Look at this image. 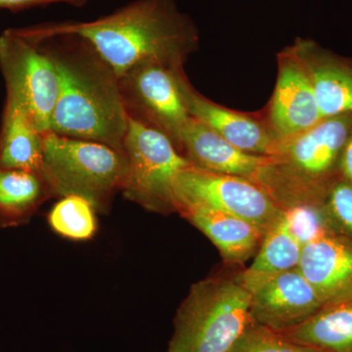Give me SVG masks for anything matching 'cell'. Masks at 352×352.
<instances>
[{
    "instance_id": "obj_1",
    "label": "cell",
    "mask_w": 352,
    "mask_h": 352,
    "mask_svg": "<svg viewBox=\"0 0 352 352\" xmlns=\"http://www.w3.org/2000/svg\"><path fill=\"white\" fill-rule=\"evenodd\" d=\"M34 38L76 36L85 39L117 74L143 62L183 67L199 46L193 21L173 0H134L92 21H62L22 28Z\"/></svg>"
},
{
    "instance_id": "obj_2",
    "label": "cell",
    "mask_w": 352,
    "mask_h": 352,
    "mask_svg": "<svg viewBox=\"0 0 352 352\" xmlns=\"http://www.w3.org/2000/svg\"><path fill=\"white\" fill-rule=\"evenodd\" d=\"M32 38L43 41L59 74V95L50 131L124 151L129 116L115 71L78 36Z\"/></svg>"
},
{
    "instance_id": "obj_3",
    "label": "cell",
    "mask_w": 352,
    "mask_h": 352,
    "mask_svg": "<svg viewBox=\"0 0 352 352\" xmlns=\"http://www.w3.org/2000/svg\"><path fill=\"white\" fill-rule=\"evenodd\" d=\"M352 131V113L325 118L278 147L256 178V184L283 210L323 203L342 175V154Z\"/></svg>"
},
{
    "instance_id": "obj_4",
    "label": "cell",
    "mask_w": 352,
    "mask_h": 352,
    "mask_svg": "<svg viewBox=\"0 0 352 352\" xmlns=\"http://www.w3.org/2000/svg\"><path fill=\"white\" fill-rule=\"evenodd\" d=\"M254 322L239 270L210 275L178 307L166 352H229Z\"/></svg>"
},
{
    "instance_id": "obj_5",
    "label": "cell",
    "mask_w": 352,
    "mask_h": 352,
    "mask_svg": "<svg viewBox=\"0 0 352 352\" xmlns=\"http://www.w3.org/2000/svg\"><path fill=\"white\" fill-rule=\"evenodd\" d=\"M124 151L101 143L43 134V173L53 196H80L106 214L113 196L126 184Z\"/></svg>"
},
{
    "instance_id": "obj_6",
    "label": "cell",
    "mask_w": 352,
    "mask_h": 352,
    "mask_svg": "<svg viewBox=\"0 0 352 352\" xmlns=\"http://www.w3.org/2000/svg\"><path fill=\"white\" fill-rule=\"evenodd\" d=\"M0 72L6 102L22 110L41 133L50 131L59 95V74L43 41L18 29L0 34Z\"/></svg>"
},
{
    "instance_id": "obj_7",
    "label": "cell",
    "mask_w": 352,
    "mask_h": 352,
    "mask_svg": "<svg viewBox=\"0 0 352 352\" xmlns=\"http://www.w3.org/2000/svg\"><path fill=\"white\" fill-rule=\"evenodd\" d=\"M124 151L129 173L122 192L148 212H176V176L191 164L168 136L129 117Z\"/></svg>"
},
{
    "instance_id": "obj_8",
    "label": "cell",
    "mask_w": 352,
    "mask_h": 352,
    "mask_svg": "<svg viewBox=\"0 0 352 352\" xmlns=\"http://www.w3.org/2000/svg\"><path fill=\"white\" fill-rule=\"evenodd\" d=\"M176 212L185 206L219 210L250 222L263 234L281 219L283 208L256 182L187 166L176 176Z\"/></svg>"
},
{
    "instance_id": "obj_9",
    "label": "cell",
    "mask_w": 352,
    "mask_h": 352,
    "mask_svg": "<svg viewBox=\"0 0 352 352\" xmlns=\"http://www.w3.org/2000/svg\"><path fill=\"white\" fill-rule=\"evenodd\" d=\"M175 69L143 62L127 69L119 82L129 117L161 131L178 150L191 116L178 91Z\"/></svg>"
},
{
    "instance_id": "obj_10",
    "label": "cell",
    "mask_w": 352,
    "mask_h": 352,
    "mask_svg": "<svg viewBox=\"0 0 352 352\" xmlns=\"http://www.w3.org/2000/svg\"><path fill=\"white\" fill-rule=\"evenodd\" d=\"M239 278L251 296L254 322L277 332L298 326L325 305L298 268L272 273L241 268Z\"/></svg>"
},
{
    "instance_id": "obj_11",
    "label": "cell",
    "mask_w": 352,
    "mask_h": 352,
    "mask_svg": "<svg viewBox=\"0 0 352 352\" xmlns=\"http://www.w3.org/2000/svg\"><path fill=\"white\" fill-rule=\"evenodd\" d=\"M264 120L279 145L323 120L307 71L292 46L278 56L276 87Z\"/></svg>"
},
{
    "instance_id": "obj_12",
    "label": "cell",
    "mask_w": 352,
    "mask_h": 352,
    "mask_svg": "<svg viewBox=\"0 0 352 352\" xmlns=\"http://www.w3.org/2000/svg\"><path fill=\"white\" fill-rule=\"evenodd\" d=\"M175 76L183 103L192 118L242 151L258 156L276 154L279 143L264 118L235 112L208 100L192 87L183 67L175 69Z\"/></svg>"
},
{
    "instance_id": "obj_13",
    "label": "cell",
    "mask_w": 352,
    "mask_h": 352,
    "mask_svg": "<svg viewBox=\"0 0 352 352\" xmlns=\"http://www.w3.org/2000/svg\"><path fill=\"white\" fill-rule=\"evenodd\" d=\"M298 270L325 305L352 298V242L339 234L303 245Z\"/></svg>"
},
{
    "instance_id": "obj_14",
    "label": "cell",
    "mask_w": 352,
    "mask_h": 352,
    "mask_svg": "<svg viewBox=\"0 0 352 352\" xmlns=\"http://www.w3.org/2000/svg\"><path fill=\"white\" fill-rule=\"evenodd\" d=\"M292 47L307 71L322 118L352 113V59L307 39H296Z\"/></svg>"
},
{
    "instance_id": "obj_15",
    "label": "cell",
    "mask_w": 352,
    "mask_h": 352,
    "mask_svg": "<svg viewBox=\"0 0 352 352\" xmlns=\"http://www.w3.org/2000/svg\"><path fill=\"white\" fill-rule=\"evenodd\" d=\"M178 150L196 168L240 176L254 182L271 159L238 149L192 117L183 129Z\"/></svg>"
},
{
    "instance_id": "obj_16",
    "label": "cell",
    "mask_w": 352,
    "mask_h": 352,
    "mask_svg": "<svg viewBox=\"0 0 352 352\" xmlns=\"http://www.w3.org/2000/svg\"><path fill=\"white\" fill-rule=\"evenodd\" d=\"M177 214L207 236L229 267H243L256 256L264 234L250 222L205 207L185 206Z\"/></svg>"
},
{
    "instance_id": "obj_17",
    "label": "cell",
    "mask_w": 352,
    "mask_h": 352,
    "mask_svg": "<svg viewBox=\"0 0 352 352\" xmlns=\"http://www.w3.org/2000/svg\"><path fill=\"white\" fill-rule=\"evenodd\" d=\"M279 333L319 352H352V298L328 303L302 323Z\"/></svg>"
},
{
    "instance_id": "obj_18",
    "label": "cell",
    "mask_w": 352,
    "mask_h": 352,
    "mask_svg": "<svg viewBox=\"0 0 352 352\" xmlns=\"http://www.w3.org/2000/svg\"><path fill=\"white\" fill-rule=\"evenodd\" d=\"M43 134L22 110L6 103L0 129V168L43 173Z\"/></svg>"
},
{
    "instance_id": "obj_19",
    "label": "cell",
    "mask_w": 352,
    "mask_h": 352,
    "mask_svg": "<svg viewBox=\"0 0 352 352\" xmlns=\"http://www.w3.org/2000/svg\"><path fill=\"white\" fill-rule=\"evenodd\" d=\"M51 197L43 173L0 168V227L27 224Z\"/></svg>"
},
{
    "instance_id": "obj_20",
    "label": "cell",
    "mask_w": 352,
    "mask_h": 352,
    "mask_svg": "<svg viewBox=\"0 0 352 352\" xmlns=\"http://www.w3.org/2000/svg\"><path fill=\"white\" fill-rule=\"evenodd\" d=\"M303 245L289 230L282 215L264 234L263 242L248 270L254 272H281L298 268Z\"/></svg>"
},
{
    "instance_id": "obj_21",
    "label": "cell",
    "mask_w": 352,
    "mask_h": 352,
    "mask_svg": "<svg viewBox=\"0 0 352 352\" xmlns=\"http://www.w3.org/2000/svg\"><path fill=\"white\" fill-rule=\"evenodd\" d=\"M96 210L80 196L62 197L51 208L48 223L58 235L72 241H87L97 230Z\"/></svg>"
},
{
    "instance_id": "obj_22",
    "label": "cell",
    "mask_w": 352,
    "mask_h": 352,
    "mask_svg": "<svg viewBox=\"0 0 352 352\" xmlns=\"http://www.w3.org/2000/svg\"><path fill=\"white\" fill-rule=\"evenodd\" d=\"M289 230L302 245L324 234L336 233L323 203L302 204L283 210Z\"/></svg>"
},
{
    "instance_id": "obj_23",
    "label": "cell",
    "mask_w": 352,
    "mask_h": 352,
    "mask_svg": "<svg viewBox=\"0 0 352 352\" xmlns=\"http://www.w3.org/2000/svg\"><path fill=\"white\" fill-rule=\"evenodd\" d=\"M229 352H319L254 322Z\"/></svg>"
},
{
    "instance_id": "obj_24",
    "label": "cell",
    "mask_w": 352,
    "mask_h": 352,
    "mask_svg": "<svg viewBox=\"0 0 352 352\" xmlns=\"http://www.w3.org/2000/svg\"><path fill=\"white\" fill-rule=\"evenodd\" d=\"M333 230L352 242V183L340 175L331 185L324 201Z\"/></svg>"
},
{
    "instance_id": "obj_25",
    "label": "cell",
    "mask_w": 352,
    "mask_h": 352,
    "mask_svg": "<svg viewBox=\"0 0 352 352\" xmlns=\"http://www.w3.org/2000/svg\"><path fill=\"white\" fill-rule=\"evenodd\" d=\"M88 0H0V9L22 10L32 7L50 6V4L63 3L75 7H82Z\"/></svg>"
},
{
    "instance_id": "obj_26",
    "label": "cell",
    "mask_w": 352,
    "mask_h": 352,
    "mask_svg": "<svg viewBox=\"0 0 352 352\" xmlns=\"http://www.w3.org/2000/svg\"><path fill=\"white\" fill-rule=\"evenodd\" d=\"M340 171H342V175L352 183V131L342 154Z\"/></svg>"
}]
</instances>
